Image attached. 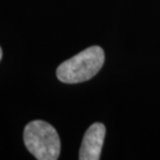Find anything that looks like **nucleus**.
I'll return each instance as SVG.
<instances>
[{
  "instance_id": "7ed1b4c3",
  "label": "nucleus",
  "mask_w": 160,
  "mask_h": 160,
  "mask_svg": "<svg viewBox=\"0 0 160 160\" xmlns=\"http://www.w3.org/2000/svg\"><path fill=\"white\" fill-rule=\"evenodd\" d=\"M105 136V127L101 123L92 124L85 133L80 149L81 160L100 159Z\"/></svg>"
},
{
  "instance_id": "f257e3e1",
  "label": "nucleus",
  "mask_w": 160,
  "mask_h": 160,
  "mask_svg": "<svg viewBox=\"0 0 160 160\" xmlns=\"http://www.w3.org/2000/svg\"><path fill=\"white\" fill-rule=\"evenodd\" d=\"M104 63V52L99 46H92L78 53L58 67L57 78L63 83H80L93 78Z\"/></svg>"
},
{
  "instance_id": "20e7f679",
  "label": "nucleus",
  "mask_w": 160,
  "mask_h": 160,
  "mask_svg": "<svg viewBox=\"0 0 160 160\" xmlns=\"http://www.w3.org/2000/svg\"><path fill=\"white\" fill-rule=\"evenodd\" d=\"M1 58H2V49L0 47V60H1Z\"/></svg>"
},
{
  "instance_id": "f03ea898",
  "label": "nucleus",
  "mask_w": 160,
  "mask_h": 160,
  "mask_svg": "<svg viewBox=\"0 0 160 160\" xmlns=\"http://www.w3.org/2000/svg\"><path fill=\"white\" fill-rule=\"evenodd\" d=\"M27 150L38 160L59 158L61 142L56 129L45 121H32L24 129Z\"/></svg>"
}]
</instances>
